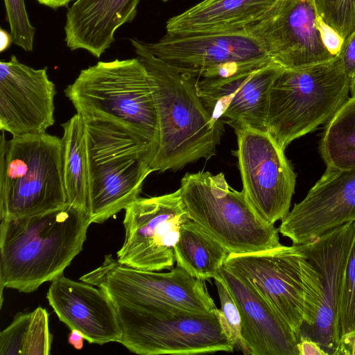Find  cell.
Returning <instances> with one entry per match:
<instances>
[{
  "label": "cell",
  "instance_id": "obj_1",
  "mask_svg": "<svg viewBox=\"0 0 355 355\" xmlns=\"http://www.w3.org/2000/svg\"><path fill=\"white\" fill-rule=\"evenodd\" d=\"M91 223L86 211L68 203L40 214L1 219V306L4 288L31 293L63 275L82 251Z\"/></svg>",
  "mask_w": 355,
  "mask_h": 355
},
{
  "label": "cell",
  "instance_id": "obj_2",
  "mask_svg": "<svg viewBox=\"0 0 355 355\" xmlns=\"http://www.w3.org/2000/svg\"><path fill=\"white\" fill-rule=\"evenodd\" d=\"M130 42L148 73L158 118L159 144L151 163L153 171H175L214 156L224 122L215 121L203 105L196 78L155 57L145 42Z\"/></svg>",
  "mask_w": 355,
  "mask_h": 355
},
{
  "label": "cell",
  "instance_id": "obj_3",
  "mask_svg": "<svg viewBox=\"0 0 355 355\" xmlns=\"http://www.w3.org/2000/svg\"><path fill=\"white\" fill-rule=\"evenodd\" d=\"M83 119L89 169L87 214L92 223H102L139 198L145 180L153 172L155 151L116 121Z\"/></svg>",
  "mask_w": 355,
  "mask_h": 355
},
{
  "label": "cell",
  "instance_id": "obj_4",
  "mask_svg": "<svg viewBox=\"0 0 355 355\" xmlns=\"http://www.w3.org/2000/svg\"><path fill=\"white\" fill-rule=\"evenodd\" d=\"M64 92L83 118L116 121L150 144L156 153L158 118L149 75L138 58L98 62L81 70Z\"/></svg>",
  "mask_w": 355,
  "mask_h": 355
},
{
  "label": "cell",
  "instance_id": "obj_5",
  "mask_svg": "<svg viewBox=\"0 0 355 355\" xmlns=\"http://www.w3.org/2000/svg\"><path fill=\"white\" fill-rule=\"evenodd\" d=\"M349 79L334 59L283 69L270 90L266 130L285 150L295 139L328 122L349 98Z\"/></svg>",
  "mask_w": 355,
  "mask_h": 355
},
{
  "label": "cell",
  "instance_id": "obj_6",
  "mask_svg": "<svg viewBox=\"0 0 355 355\" xmlns=\"http://www.w3.org/2000/svg\"><path fill=\"white\" fill-rule=\"evenodd\" d=\"M1 130L0 220L46 212L66 205L62 138L48 134L12 136Z\"/></svg>",
  "mask_w": 355,
  "mask_h": 355
},
{
  "label": "cell",
  "instance_id": "obj_7",
  "mask_svg": "<svg viewBox=\"0 0 355 355\" xmlns=\"http://www.w3.org/2000/svg\"><path fill=\"white\" fill-rule=\"evenodd\" d=\"M224 266L298 335L314 324L320 300V283L318 272L299 245L229 254Z\"/></svg>",
  "mask_w": 355,
  "mask_h": 355
},
{
  "label": "cell",
  "instance_id": "obj_8",
  "mask_svg": "<svg viewBox=\"0 0 355 355\" xmlns=\"http://www.w3.org/2000/svg\"><path fill=\"white\" fill-rule=\"evenodd\" d=\"M179 189L191 220L230 254L257 252L282 245L279 230L257 214L243 190L233 189L223 173H187Z\"/></svg>",
  "mask_w": 355,
  "mask_h": 355
},
{
  "label": "cell",
  "instance_id": "obj_9",
  "mask_svg": "<svg viewBox=\"0 0 355 355\" xmlns=\"http://www.w3.org/2000/svg\"><path fill=\"white\" fill-rule=\"evenodd\" d=\"M122 330L119 343L141 355L232 352L235 345L220 309L156 311L112 300Z\"/></svg>",
  "mask_w": 355,
  "mask_h": 355
},
{
  "label": "cell",
  "instance_id": "obj_10",
  "mask_svg": "<svg viewBox=\"0 0 355 355\" xmlns=\"http://www.w3.org/2000/svg\"><path fill=\"white\" fill-rule=\"evenodd\" d=\"M80 280L103 290L112 300L156 311L210 313L217 307L205 280L177 266L160 272L123 265L111 254Z\"/></svg>",
  "mask_w": 355,
  "mask_h": 355
},
{
  "label": "cell",
  "instance_id": "obj_11",
  "mask_svg": "<svg viewBox=\"0 0 355 355\" xmlns=\"http://www.w3.org/2000/svg\"><path fill=\"white\" fill-rule=\"evenodd\" d=\"M190 219L180 189L138 198L125 209V240L117 252L118 261L141 270L171 269L180 229Z\"/></svg>",
  "mask_w": 355,
  "mask_h": 355
},
{
  "label": "cell",
  "instance_id": "obj_12",
  "mask_svg": "<svg viewBox=\"0 0 355 355\" xmlns=\"http://www.w3.org/2000/svg\"><path fill=\"white\" fill-rule=\"evenodd\" d=\"M243 191L257 214L275 225L290 211L296 174L291 162L267 131L234 129Z\"/></svg>",
  "mask_w": 355,
  "mask_h": 355
},
{
  "label": "cell",
  "instance_id": "obj_13",
  "mask_svg": "<svg viewBox=\"0 0 355 355\" xmlns=\"http://www.w3.org/2000/svg\"><path fill=\"white\" fill-rule=\"evenodd\" d=\"M318 17L314 0H277L261 19L244 30L272 61L284 69L299 68L336 57L322 42Z\"/></svg>",
  "mask_w": 355,
  "mask_h": 355
},
{
  "label": "cell",
  "instance_id": "obj_14",
  "mask_svg": "<svg viewBox=\"0 0 355 355\" xmlns=\"http://www.w3.org/2000/svg\"><path fill=\"white\" fill-rule=\"evenodd\" d=\"M145 44L155 57L196 78H203L225 64H267L272 61L259 42L245 30L166 32L157 42Z\"/></svg>",
  "mask_w": 355,
  "mask_h": 355
},
{
  "label": "cell",
  "instance_id": "obj_15",
  "mask_svg": "<svg viewBox=\"0 0 355 355\" xmlns=\"http://www.w3.org/2000/svg\"><path fill=\"white\" fill-rule=\"evenodd\" d=\"M55 84L46 67L33 69L14 55L0 62V130L12 136L45 132L55 123Z\"/></svg>",
  "mask_w": 355,
  "mask_h": 355
},
{
  "label": "cell",
  "instance_id": "obj_16",
  "mask_svg": "<svg viewBox=\"0 0 355 355\" xmlns=\"http://www.w3.org/2000/svg\"><path fill=\"white\" fill-rule=\"evenodd\" d=\"M354 221L355 167L327 166L305 198L282 220L278 230L293 244L300 245Z\"/></svg>",
  "mask_w": 355,
  "mask_h": 355
},
{
  "label": "cell",
  "instance_id": "obj_17",
  "mask_svg": "<svg viewBox=\"0 0 355 355\" xmlns=\"http://www.w3.org/2000/svg\"><path fill=\"white\" fill-rule=\"evenodd\" d=\"M355 236V221L321 234L300 248L318 272L320 300L314 324L300 336L320 344L327 355L337 349V325L347 259Z\"/></svg>",
  "mask_w": 355,
  "mask_h": 355
},
{
  "label": "cell",
  "instance_id": "obj_18",
  "mask_svg": "<svg viewBox=\"0 0 355 355\" xmlns=\"http://www.w3.org/2000/svg\"><path fill=\"white\" fill-rule=\"evenodd\" d=\"M284 67L273 61L226 78H196L198 94L215 121L234 130L249 127L266 130L270 87Z\"/></svg>",
  "mask_w": 355,
  "mask_h": 355
},
{
  "label": "cell",
  "instance_id": "obj_19",
  "mask_svg": "<svg viewBox=\"0 0 355 355\" xmlns=\"http://www.w3.org/2000/svg\"><path fill=\"white\" fill-rule=\"evenodd\" d=\"M96 287L62 275L52 281L46 298L58 318L89 343H119L122 330L114 305Z\"/></svg>",
  "mask_w": 355,
  "mask_h": 355
},
{
  "label": "cell",
  "instance_id": "obj_20",
  "mask_svg": "<svg viewBox=\"0 0 355 355\" xmlns=\"http://www.w3.org/2000/svg\"><path fill=\"white\" fill-rule=\"evenodd\" d=\"M219 276L225 283L240 313L241 352L244 354L299 355L300 335L224 266Z\"/></svg>",
  "mask_w": 355,
  "mask_h": 355
},
{
  "label": "cell",
  "instance_id": "obj_21",
  "mask_svg": "<svg viewBox=\"0 0 355 355\" xmlns=\"http://www.w3.org/2000/svg\"><path fill=\"white\" fill-rule=\"evenodd\" d=\"M140 0H76L68 9L65 42L99 58L114 41L116 30L135 17Z\"/></svg>",
  "mask_w": 355,
  "mask_h": 355
},
{
  "label": "cell",
  "instance_id": "obj_22",
  "mask_svg": "<svg viewBox=\"0 0 355 355\" xmlns=\"http://www.w3.org/2000/svg\"><path fill=\"white\" fill-rule=\"evenodd\" d=\"M277 0H202L170 18L166 32H229L244 30L268 12Z\"/></svg>",
  "mask_w": 355,
  "mask_h": 355
},
{
  "label": "cell",
  "instance_id": "obj_23",
  "mask_svg": "<svg viewBox=\"0 0 355 355\" xmlns=\"http://www.w3.org/2000/svg\"><path fill=\"white\" fill-rule=\"evenodd\" d=\"M229 254L223 245L191 219L182 225L174 246L177 266L201 280L218 277Z\"/></svg>",
  "mask_w": 355,
  "mask_h": 355
},
{
  "label": "cell",
  "instance_id": "obj_24",
  "mask_svg": "<svg viewBox=\"0 0 355 355\" xmlns=\"http://www.w3.org/2000/svg\"><path fill=\"white\" fill-rule=\"evenodd\" d=\"M63 176L67 202L87 213L89 169L85 121L76 113L62 123Z\"/></svg>",
  "mask_w": 355,
  "mask_h": 355
},
{
  "label": "cell",
  "instance_id": "obj_25",
  "mask_svg": "<svg viewBox=\"0 0 355 355\" xmlns=\"http://www.w3.org/2000/svg\"><path fill=\"white\" fill-rule=\"evenodd\" d=\"M52 335L47 311L38 306L29 313H19L0 334L1 355H49Z\"/></svg>",
  "mask_w": 355,
  "mask_h": 355
},
{
  "label": "cell",
  "instance_id": "obj_26",
  "mask_svg": "<svg viewBox=\"0 0 355 355\" xmlns=\"http://www.w3.org/2000/svg\"><path fill=\"white\" fill-rule=\"evenodd\" d=\"M320 152L327 166L355 167V97H349L327 122Z\"/></svg>",
  "mask_w": 355,
  "mask_h": 355
},
{
  "label": "cell",
  "instance_id": "obj_27",
  "mask_svg": "<svg viewBox=\"0 0 355 355\" xmlns=\"http://www.w3.org/2000/svg\"><path fill=\"white\" fill-rule=\"evenodd\" d=\"M354 336H355V236L347 259L343 280L337 325V348L340 342Z\"/></svg>",
  "mask_w": 355,
  "mask_h": 355
},
{
  "label": "cell",
  "instance_id": "obj_28",
  "mask_svg": "<svg viewBox=\"0 0 355 355\" xmlns=\"http://www.w3.org/2000/svg\"><path fill=\"white\" fill-rule=\"evenodd\" d=\"M319 16L343 40L355 32V0H314Z\"/></svg>",
  "mask_w": 355,
  "mask_h": 355
},
{
  "label": "cell",
  "instance_id": "obj_29",
  "mask_svg": "<svg viewBox=\"0 0 355 355\" xmlns=\"http://www.w3.org/2000/svg\"><path fill=\"white\" fill-rule=\"evenodd\" d=\"M3 1L12 42L26 51H32L35 28L29 21L24 0Z\"/></svg>",
  "mask_w": 355,
  "mask_h": 355
},
{
  "label": "cell",
  "instance_id": "obj_30",
  "mask_svg": "<svg viewBox=\"0 0 355 355\" xmlns=\"http://www.w3.org/2000/svg\"><path fill=\"white\" fill-rule=\"evenodd\" d=\"M214 281L220 302V311L228 328L230 338L235 348H239L241 351V319L239 309L222 278L218 275Z\"/></svg>",
  "mask_w": 355,
  "mask_h": 355
},
{
  "label": "cell",
  "instance_id": "obj_31",
  "mask_svg": "<svg viewBox=\"0 0 355 355\" xmlns=\"http://www.w3.org/2000/svg\"><path fill=\"white\" fill-rule=\"evenodd\" d=\"M318 24L324 46L331 54L336 56L340 52L344 40L334 29L323 21L320 16L318 19Z\"/></svg>",
  "mask_w": 355,
  "mask_h": 355
},
{
  "label": "cell",
  "instance_id": "obj_32",
  "mask_svg": "<svg viewBox=\"0 0 355 355\" xmlns=\"http://www.w3.org/2000/svg\"><path fill=\"white\" fill-rule=\"evenodd\" d=\"M338 55L345 73L350 80L355 73V32L343 41Z\"/></svg>",
  "mask_w": 355,
  "mask_h": 355
},
{
  "label": "cell",
  "instance_id": "obj_33",
  "mask_svg": "<svg viewBox=\"0 0 355 355\" xmlns=\"http://www.w3.org/2000/svg\"><path fill=\"white\" fill-rule=\"evenodd\" d=\"M299 355H327L319 343L306 336H300L298 343Z\"/></svg>",
  "mask_w": 355,
  "mask_h": 355
},
{
  "label": "cell",
  "instance_id": "obj_34",
  "mask_svg": "<svg viewBox=\"0 0 355 355\" xmlns=\"http://www.w3.org/2000/svg\"><path fill=\"white\" fill-rule=\"evenodd\" d=\"M84 339L83 336L79 331L71 330L68 338V342L76 349H81L83 347Z\"/></svg>",
  "mask_w": 355,
  "mask_h": 355
},
{
  "label": "cell",
  "instance_id": "obj_35",
  "mask_svg": "<svg viewBox=\"0 0 355 355\" xmlns=\"http://www.w3.org/2000/svg\"><path fill=\"white\" fill-rule=\"evenodd\" d=\"M38 3L53 9L67 6L71 0H37Z\"/></svg>",
  "mask_w": 355,
  "mask_h": 355
},
{
  "label": "cell",
  "instance_id": "obj_36",
  "mask_svg": "<svg viewBox=\"0 0 355 355\" xmlns=\"http://www.w3.org/2000/svg\"><path fill=\"white\" fill-rule=\"evenodd\" d=\"M1 51H3L10 46L12 39L10 34L4 31L3 29L1 30Z\"/></svg>",
  "mask_w": 355,
  "mask_h": 355
},
{
  "label": "cell",
  "instance_id": "obj_37",
  "mask_svg": "<svg viewBox=\"0 0 355 355\" xmlns=\"http://www.w3.org/2000/svg\"><path fill=\"white\" fill-rule=\"evenodd\" d=\"M349 93L351 94V97H355V73L349 80Z\"/></svg>",
  "mask_w": 355,
  "mask_h": 355
},
{
  "label": "cell",
  "instance_id": "obj_38",
  "mask_svg": "<svg viewBox=\"0 0 355 355\" xmlns=\"http://www.w3.org/2000/svg\"><path fill=\"white\" fill-rule=\"evenodd\" d=\"M353 348H354V351L355 352V337H354V341H353Z\"/></svg>",
  "mask_w": 355,
  "mask_h": 355
},
{
  "label": "cell",
  "instance_id": "obj_39",
  "mask_svg": "<svg viewBox=\"0 0 355 355\" xmlns=\"http://www.w3.org/2000/svg\"><path fill=\"white\" fill-rule=\"evenodd\" d=\"M162 1H167L168 0H162Z\"/></svg>",
  "mask_w": 355,
  "mask_h": 355
}]
</instances>
